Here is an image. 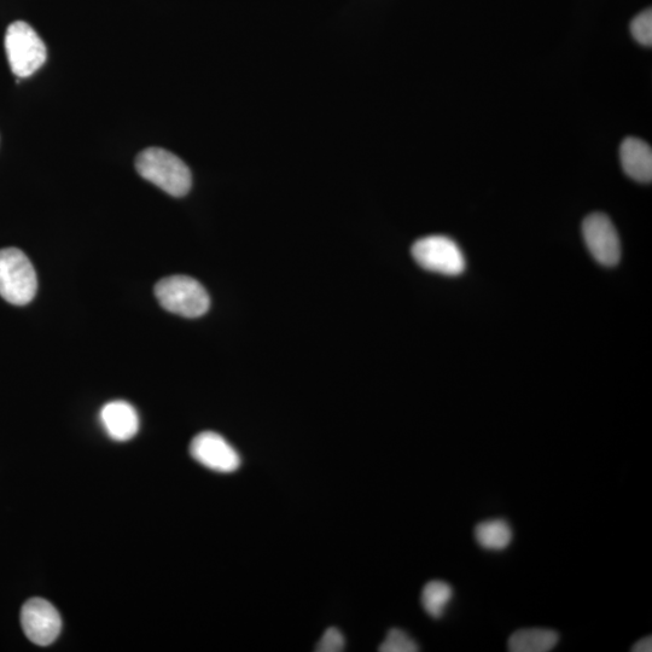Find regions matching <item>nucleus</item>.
<instances>
[{"mask_svg": "<svg viewBox=\"0 0 652 652\" xmlns=\"http://www.w3.org/2000/svg\"><path fill=\"white\" fill-rule=\"evenodd\" d=\"M558 640L560 636L555 631L531 628L512 634L508 646L511 652H547L555 648Z\"/></svg>", "mask_w": 652, "mask_h": 652, "instance_id": "9b49d317", "label": "nucleus"}, {"mask_svg": "<svg viewBox=\"0 0 652 652\" xmlns=\"http://www.w3.org/2000/svg\"><path fill=\"white\" fill-rule=\"evenodd\" d=\"M137 172L168 195L183 197L191 189L189 167L178 156L161 148H148L136 159Z\"/></svg>", "mask_w": 652, "mask_h": 652, "instance_id": "f257e3e1", "label": "nucleus"}, {"mask_svg": "<svg viewBox=\"0 0 652 652\" xmlns=\"http://www.w3.org/2000/svg\"><path fill=\"white\" fill-rule=\"evenodd\" d=\"M155 296L166 311L185 318H199L211 306L207 290L196 279L171 276L155 285Z\"/></svg>", "mask_w": 652, "mask_h": 652, "instance_id": "f03ea898", "label": "nucleus"}, {"mask_svg": "<svg viewBox=\"0 0 652 652\" xmlns=\"http://www.w3.org/2000/svg\"><path fill=\"white\" fill-rule=\"evenodd\" d=\"M346 649V639L335 627H330L320 638L316 650L318 652H341Z\"/></svg>", "mask_w": 652, "mask_h": 652, "instance_id": "dca6fc26", "label": "nucleus"}, {"mask_svg": "<svg viewBox=\"0 0 652 652\" xmlns=\"http://www.w3.org/2000/svg\"><path fill=\"white\" fill-rule=\"evenodd\" d=\"M633 652H651L652 651V639L651 637H645L642 640L633 646Z\"/></svg>", "mask_w": 652, "mask_h": 652, "instance_id": "f3484780", "label": "nucleus"}, {"mask_svg": "<svg viewBox=\"0 0 652 652\" xmlns=\"http://www.w3.org/2000/svg\"><path fill=\"white\" fill-rule=\"evenodd\" d=\"M380 652H416L419 651L418 645L409 634L399 630V628H392L387 633L386 639L378 648Z\"/></svg>", "mask_w": 652, "mask_h": 652, "instance_id": "4468645a", "label": "nucleus"}, {"mask_svg": "<svg viewBox=\"0 0 652 652\" xmlns=\"http://www.w3.org/2000/svg\"><path fill=\"white\" fill-rule=\"evenodd\" d=\"M453 598V589L444 581L434 580L424 586L422 605L429 616L440 619L444 616L448 603Z\"/></svg>", "mask_w": 652, "mask_h": 652, "instance_id": "ddd939ff", "label": "nucleus"}, {"mask_svg": "<svg viewBox=\"0 0 652 652\" xmlns=\"http://www.w3.org/2000/svg\"><path fill=\"white\" fill-rule=\"evenodd\" d=\"M21 625L27 638L39 646H49L62 631L60 613L43 598H31L21 610Z\"/></svg>", "mask_w": 652, "mask_h": 652, "instance_id": "423d86ee", "label": "nucleus"}, {"mask_svg": "<svg viewBox=\"0 0 652 652\" xmlns=\"http://www.w3.org/2000/svg\"><path fill=\"white\" fill-rule=\"evenodd\" d=\"M412 256L424 270L445 276H458L465 270V259L458 244L446 236L421 238L412 246Z\"/></svg>", "mask_w": 652, "mask_h": 652, "instance_id": "39448f33", "label": "nucleus"}, {"mask_svg": "<svg viewBox=\"0 0 652 652\" xmlns=\"http://www.w3.org/2000/svg\"><path fill=\"white\" fill-rule=\"evenodd\" d=\"M587 248L603 266L613 267L621 258L620 238L611 220L602 213H593L582 224Z\"/></svg>", "mask_w": 652, "mask_h": 652, "instance_id": "6e6552de", "label": "nucleus"}, {"mask_svg": "<svg viewBox=\"0 0 652 652\" xmlns=\"http://www.w3.org/2000/svg\"><path fill=\"white\" fill-rule=\"evenodd\" d=\"M5 51L11 71L19 78L31 77L44 66L48 51L38 33L27 22L11 23L5 34Z\"/></svg>", "mask_w": 652, "mask_h": 652, "instance_id": "20e7f679", "label": "nucleus"}, {"mask_svg": "<svg viewBox=\"0 0 652 652\" xmlns=\"http://www.w3.org/2000/svg\"><path fill=\"white\" fill-rule=\"evenodd\" d=\"M512 537V529L504 520H488L475 528L476 541L486 550L503 551L511 544Z\"/></svg>", "mask_w": 652, "mask_h": 652, "instance_id": "f8f14e48", "label": "nucleus"}, {"mask_svg": "<svg viewBox=\"0 0 652 652\" xmlns=\"http://www.w3.org/2000/svg\"><path fill=\"white\" fill-rule=\"evenodd\" d=\"M631 32L634 39L644 46L652 45V11H643L631 23Z\"/></svg>", "mask_w": 652, "mask_h": 652, "instance_id": "2eb2a0df", "label": "nucleus"}, {"mask_svg": "<svg viewBox=\"0 0 652 652\" xmlns=\"http://www.w3.org/2000/svg\"><path fill=\"white\" fill-rule=\"evenodd\" d=\"M620 156L628 177L640 183H651L652 150L648 143L638 138H626L621 144Z\"/></svg>", "mask_w": 652, "mask_h": 652, "instance_id": "9d476101", "label": "nucleus"}, {"mask_svg": "<svg viewBox=\"0 0 652 652\" xmlns=\"http://www.w3.org/2000/svg\"><path fill=\"white\" fill-rule=\"evenodd\" d=\"M101 422L109 438L119 442L135 438L139 430L138 412L124 400H114L104 405Z\"/></svg>", "mask_w": 652, "mask_h": 652, "instance_id": "1a4fd4ad", "label": "nucleus"}, {"mask_svg": "<svg viewBox=\"0 0 652 652\" xmlns=\"http://www.w3.org/2000/svg\"><path fill=\"white\" fill-rule=\"evenodd\" d=\"M190 454L203 467L217 473H235L241 467L240 454L218 433L197 434L191 441Z\"/></svg>", "mask_w": 652, "mask_h": 652, "instance_id": "0eeeda50", "label": "nucleus"}, {"mask_svg": "<svg viewBox=\"0 0 652 652\" xmlns=\"http://www.w3.org/2000/svg\"><path fill=\"white\" fill-rule=\"evenodd\" d=\"M36 270L17 248L0 250V296L15 306L28 305L37 294Z\"/></svg>", "mask_w": 652, "mask_h": 652, "instance_id": "7ed1b4c3", "label": "nucleus"}]
</instances>
